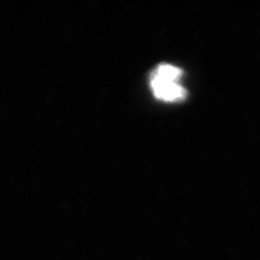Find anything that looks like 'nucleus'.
Wrapping results in <instances>:
<instances>
[{"label":"nucleus","instance_id":"f257e3e1","mask_svg":"<svg viewBox=\"0 0 260 260\" xmlns=\"http://www.w3.org/2000/svg\"><path fill=\"white\" fill-rule=\"evenodd\" d=\"M180 78L169 72L155 70L150 78V88L158 100L177 102L185 98V89L178 83Z\"/></svg>","mask_w":260,"mask_h":260}]
</instances>
